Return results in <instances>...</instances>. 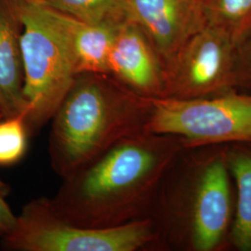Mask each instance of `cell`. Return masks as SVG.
<instances>
[{
    "mask_svg": "<svg viewBox=\"0 0 251 251\" xmlns=\"http://www.w3.org/2000/svg\"><path fill=\"white\" fill-rule=\"evenodd\" d=\"M58 13L71 38L77 75H108V59L117 28L90 25Z\"/></svg>",
    "mask_w": 251,
    "mask_h": 251,
    "instance_id": "12",
    "label": "cell"
},
{
    "mask_svg": "<svg viewBox=\"0 0 251 251\" xmlns=\"http://www.w3.org/2000/svg\"><path fill=\"white\" fill-rule=\"evenodd\" d=\"M9 193V187L4 182L0 179V196L2 197H6L8 196V194Z\"/></svg>",
    "mask_w": 251,
    "mask_h": 251,
    "instance_id": "18",
    "label": "cell"
},
{
    "mask_svg": "<svg viewBox=\"0 0 251 251\" xmlns=\"http://www.w3.org/2000/svg\"><path fill=\"white\" fill-rule=\"evenodd\" d=\"M176 136L131 135L63 178L53 198L56 214L73 225L110 228L149 218L162 179L185 148Z\"/></svg>",
    "mask_w": 251,
    "mask_h": 251,
    "instance_id": "1",
    "label": "cell"
},
{
    "mask_svg": "<svg viewBox=\"0 0 251 251\" xmlns=\"http://www.w3.org/2000/svg\"><path fill=\"white\" fill-rule=\"evenodd\" d=\"M235 190L226 144L185 147L172 162L151 214V251H231Z\"/></svg>",
    "mask_w": 251,
    "mask_h": 251,
    "instance_id": "2",
    "label": "cell"
},
{
    "mask_svg": "<svg viewBox=\"0 0 251 251\" xmlns=\"http://www.w3.org/2000/svg\"><path fill=\"white\" fill-rule=\"evenodd\" d=\"M24 3H28V4H42V0H22Z\"/></svg>",
    "mask_w": 251,
    "mask_h": 251,
    "instance_id": "19",
    "label": "cell"
},
{
    "mask_svg": "<svg viewBox=\"0 0 251 251\" xmlns=\"http://www.w3.org/2000/svg\"><path fill=\"white\" fill-rule=\"evenodd\" d=\"M132 17L166 63L207 25L206 0H128Z\"/></svg>",
    "mask_w": 251,
    "mask_h": 251,
    "instance_id": "9",
    "label": "cell"
},
{
    "mask_svg": "<svg viewBox=\"0 0 251 251\" xmlns=\"http://www.w3.org/2000/svg\"><path fill=\"white\" fill-rule=\"evenodd\" d=\"M207 25L221 27L237 40L251 27V0H206Z\"/></svg>",
    "mask_w": 251,
    "mask_h": 251,
    "instance_id": "14",
    "label": "cell"
},
{
    "mask_svg": "<svg viewBox=\"0 0 251 251\" xmlns=\"http://www.w3.org/2000/svg\"><path fill=\"white\" fill-rule=\"evenodd\" d=\"M28 136L24 116L0 120V166H11L23 158L26 152Z\"/></svg>",
    "mask_w": 251,
    "mask_h": 251,
    "instance_id": "15",
    "label": "cell"
},
{
    "mask_svg": "<svg viewBox=\"0 0 251 251\" xmlns=\"http://www.w3.org/2000/svg\"><path fill=\"white\" fill-rule=\"evenodd\" d=\"M155 239L152 219L144 218L110 228L73 225L50 206L48 198L28 202L16 216L3 248L16 251H151Z\"/></svg>",
    "mask_w": 251,
    "mask_h": 251,
    "instance_id": "5",
    "label": "cell"
},
{
    "mask_svg": "<svg viewBox=\"0 0 251 251\" xmlns=\"http://www.w3.org/2000/svg\"><path fill=\"white\" fill-rule=\"evenodd\" d=\"M20 34L9 12L0 6V116H26Z\"/></svg>",
    "mask_w": 251,
    "mask_h": 251,
    "instance_id": "10",
    "label": "cell"
},
{
    "mask_svg": "<svg viewBox=\"0 0 251 251\" xmlns=\"http://www.w3.org/2000/svg\"><path fill=\"white\" fill-rule=\"evenodd\" d=\"M235 190L231 251H251V143L227 144Z\"/></svg>",
    "mask_w": 251,
    "mask_h": 251,
    "instance_id": "11",
    "label": "cell"
},
{
    "mask_svg": "<svg viewBox=\"0 0 251 251\" xmlns=\"http://www.w3.org/2000/svg\"><path fill=\"white\" fill-rule=\"evenodd\" d=\"M48 8L81 22L118 28L134 21L128 0H42Z\"/></svg>",
    "mask_w": 251,
    "mask_h": 251,
    "instance_id": "13",
    "label": "cell"
},
{
    "mask_svg": "<svg viewBox=\"0 0 251 251\" xmlns=\"http://www.w3.org/2000/svg\"><path fill=\"white\" fill-rule=\"evenodd\" d=\"M233 89L251 94V27L236 44L233 64Z\"/></svg>",
    "mask_w": 251,
    "mask_h": 251,
    "instance_id": "16",
    "label": "cell"
},
{
    "mask_svg": "<svg viewBox=\"0 0 251 251\" xmlns=\"http://www.w3.org/2000/svg\"><path fill=\"white\" fill-rule=\"evenodd\" d=\"M15 223L16 216L4 200V197L0 196V236L7 235L13 229Z\"/></svg>",
    "mask_w": 251,
    "mask_h": 251,
    "instance_id": "17",
    "label": "cell"
},
{
    "mask_svg": "<svg viewBox=\"0 0 251 251\" xmlns=\"http://www.w3.org/2000/svg\"><path fill=\"white\" fill-rule=\"evenodd\" d=\"M147 131L180 138L186 147L251 143V94L232 90L199 99H152Z\"/></svg>",
    "mask_w": 251,
    "mask_h": 251,
    "instance_id": "6",
    "label": "cell"
},
{
    "mask_svg": "<svg viewBox=\"0 0 251 251\" xmlns=\"http://www.w3.org/2000/svg\"><path fill=\"white\" fill-rule=\"evenodd\" d=\"M236 44L237 40L221 27L202 28L164 63V97L199 99L234 90Z\"/></svg>",
    "mask_w": 251,
    "mask_h": 251,
    "instance_id": "7",
    "label": "cell"
},
{
    "mask_svg": "<svg viewBox=\"0 0 251 251\" xmlns=\"http://www.w3.org/2000/svg\"><path fill=\"white\" fill-rule=\"evenodd\" d=\"M152 99L126 89L109 75H77L51 118L49 154L66 178L120 140L147 131Z\"/></svg>",
    "mask_w": 251,
    "mask_h": 251,
    "instance_id": "3",
    "label": "cell"
},
{
    "mask_svg": "<svg viewBox=\"0 0 251 251\" xmlns=\"http://www.w3.org/2000/svg\"><path fill=\"white\" fill-rule=\"evenodd\" d=\"M108 75L140 96L164 97V63L135 21L117 28L108 59Z\"/></svg>",
    "mask_w": 251,
    "mask_h": 251,
    "instance_id": "8",
    "label": "cell"
},
{
    "mask_svg": "<svg viewBox=\"0 0 251 251\" xmlns=\"http://www.w3.org/2000/svg\"><path fill=\"white\" fill-rule=\"evenodd\" d=\"M19 17L25 123L31 135L51 120L77 73L71 38L57 11L22 2Z\"/></svg>",
    "mask_w": 251,
    "mask_h": 251,
    "instance_id": "4",
    "label": "cell"
},
{
    "mask_svg": "<svg viewBox=\"0 0 251 251\" xmlns=\"http://www.w3.org/2000/svg\"><path fill=\"white\" fill-rule=\"evenodd\" d=\"M1 119H2V117H1V116H0V120H1Z\"/></svg>",
    "mask_w": 251,
    "mask_h": 251,
    "instance_id": "20",
    "label": "cell"
}]
</instances>
